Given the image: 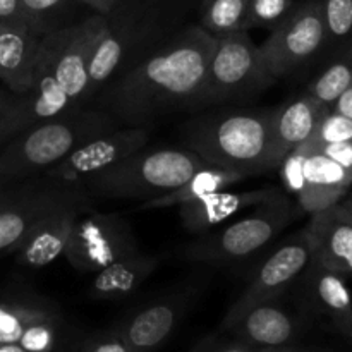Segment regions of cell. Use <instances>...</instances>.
<instances>
[{"label": "cell", "mask_w": 352, "mask_h": 352, "mask_svg": "<svg viewBox=\"0 0 352 352\" xmlns=\"http://www.w3.org/2000/svg\"><path fill=\"white\" fill-rule=\"evenodd\" d=\"M168 36L172 34H165L164 21L155 10L127 9L124 0L113 12L96 14L88 58L91 102L107 82L138 64Z\"/></svg>", "instance_id": "obj_5"}, {"label": "cell", "mask_w": 352, "mask_h": 352, "mask_svg": "<svg viewBox=\"0 0 352 352\" xmlns=\"http://www.w3.org/2000/svg\"><path fill=\"white\" fill-rule=\"evenodd\" d=\"M352 85V55L333 62L309 85L308 95L332 109L339 96Z\"/></svg>", "instance_id": "obj_29"}, {"label": "cell", "mask_w": 352, "mask_h": 352, "mask_svg": "<svg viewBox=\"0 0 352 352\" xmlns=\"http://www.w3.org/2000/svg\"><path fill=\"white\" fill-rule=\"evenodd\" d=\"M208 2H210V0H201V7H205Z\"/></svg>", "instance_id": "obj_46"}, {"label": "cell", "mask_w": 352, "mask_h": 352, "mask_svg": "<svg viewBox=\"0 0 352 352\" xmlns=\"http://www.w3.org/2000/svg\"><path fill=\"white\" fill-rule=\"evenodd\" d=\"M222 329L234 332L237 340L254 349L285 347L298 333L294 318L277 305V299H268L250 306Z\"/></svg>", "instance_id": "obj_19"}, {"label": "cell", "mask_w": 352, "mask_h": 352, "mask_svg": "<svg viewBox=\"0 0 352 352\" xmlns=\"http://www.w3.org/2000/svg\"><path fill=\"white\" fill-rule=\"evenodd\" d=\"M78 2L81 6L89 7L93 10V14L107 16V14L113 12L122 3V0H78Z\"/></svg>", "instance_id": "obj_39"}, {"label": "cell", "mask_w": 352, "mask_h": 352, "mask_svg": "<svg viewBox=\"0 0 352 352\" xmlns=\"http://www.w3.org/2000/svg\"><path fill=\"white\" fill-rule=\"evenodd\" d=\"M217 38L199 24L177 31L138 64L107 82L91 105L120 127L151 126L179 110H195Z\"/></svg>", "instance_id": "obj_1"}, {"label": "cell", "mask_w": 352, "mask_h": 352, "mask_svg": "<svg viewBox=\"0 0 352 352\" xmlns=\"http://www.w3.org/2000/svg\"><path fill=\"white\" fill-rule=\"evenodd\" d=\"M250 0H210L203 7L201 26L215 38L244 30Z\"/></svg>", "instance_id": "obj_28"}, {"label": "cell", "mask_w": 352, "mask_h": 352, "mask_svg": "<svg viewBox=\"0 0 352 352\" xmlns=\"http://www.w3.org/2000/svg\"><path fill=\"white\" fill-rule=\"evenodd\" d=\"M306 291L313 306L330 320L333 329L352 342V298L344 275L309 261L306 267Z\"/></svg>", "instance_id": "obj_23"}, {"label": "cell", "mask_w": 352, "mask_h": 352, "mask_svg": "<svg viewBox=\"0 0 352 352\" xmlns=\"http://www.w3.org/2000/svg\"><path fill=\"white\" fill-rule=\"evenodd\" d=\"M241 340H206L195 352H256Z\"/></svg>", "instance_id": "obj_38"}, {"label": "cell", "mask_w": 352, "mask_h": 352, "mask_svg": "<svg viewBox=\"0 0 352 352\" xmlns=\"http://www.w3.org/2000/svg\"><path fill=\"white\" fill-rule=\"evenodd\" d=\"M332 110H336V112L342 113V116L352 119V85L339 96V100L333 103Z\"/></svg>", "instance_id": "obj_40"}, {"label": "cell", "mask_w": 352, "mask_h": 352, "mask_svg": "<svg viewBox=\"0 0 352 352\" xmlns=\"http://www.w3.org/2000/svg\"><path fill=\"white\" fill-rule=\"evenodd\" d=\"M256 352H285V347H278V349H258Z\"/></svg>", "instance_id": "obj_45"}, {"label": "cell", "mask_w": 352, "mask_h": 352, "mask_svg": "<svg viewBox=\"0 0 352 352\" xmlns=\"http://www.w3.org/2000/svg\"><path fill=\"white\" fill-rule=\"evenodd\" d=\"M275 82L248 31L223 34L217 38L195 110L248 102Z\"/></svg>", "instance_id": "obj_7"}, {"label": "cell", "mask_w": 352, "mask_h": 352, "mask_svg": "<svg viewBox=\"0 0 352 352\" xmlns=\"http://www.w3.org/2000/svg\"><path fill=\"white\" fill-rule=\"evenodd\" d=\"M282 192L280 189H253V191H215L195 201L184 203L179 206L182 226L188 232L195 236H203L210 230L217 229L232 217L239 215L248 208L268 201Z\"/></svg>", "instance_id": "obj_17"}, {"label": "cell", "mask_w": 352, "mask_h": 352, "mask_svg": "<svg viewBox=\"0 0 352 352\" xmlns=\"http://www.w3.org/2000/svg\"><path fill=\"white\" fill-rule=\"evenodd\" d=\"M302 232L308 237L316 263L344 277H352V220L339 203L311 213Z\"/></svg>", "instance_id": "obj_16"}, {"label": "cell", "mask_w": 352, "mask_h": 352, "mask_svg": "<svg viewBox=\"0 0 352 352\" xmlns=\"http://www.w3.org/2000/svg\"><path fill=\"white\" fill-rule=\"evenodd\" d=\"M14 98V93L9 89H0V109H3L6 105H9Z\"/></svg>", "instance_id": "obj_42"}, {"label": "cell", "mask_w": 352, "mask_h": 352, "mask_svg": "<svg viewBox=\"0 0 352 352\" xmlns=\"http://www.w3.org/2000/svg\"><path fill=\"white\" fill-rule=\"evenodd\" d=\"M62 329H64L62 315L41 320V322L33 323L21 336L17 344L28 352H55L58 347V342H60Z\"/></svg>", "instance_id": "obj_31"}, {"label": "cell", "mask_w": 352, "mask_h": 352, "mask_svg": "<svg viewBox=\"0 0 352 352\" xmlns=\"http://www.w3.org/2000/svg\"><path fill=\"white\" fill-rule=\"evenodd\" d=\"M294 7L292 0H250L248 6L244 31L251 28H267L274 30L285 19Z\"/></svg>", "instance_id": "obj_32"}, {"label": "cell", "mask_w": 352, "mask_h": 352, "mask_svg": "<svg viewBox=\"0 0 352 352\" xmlns=\"http://www.w3.org/2000/svg\"><path fill=\"white\" fill-rule=\"evenodd\" d=\"M189 299L191 296L188 294H174L170 298L157 299L131 315L116 330L131 352L157 351L174 333L175 327L188 309Z\"/></svg>", "instance_id": "obj_15"}, {"label": "cell", "mask_w": 352, "mask_h": 352, "mask_svg": "<svg viewBox=\"0 0 352 352\" xmlns=\"http://www.w3.org/2000/svg\"><path fill=\"white\" fill-rule=\"evenodd\" d=\"M16 186H17V182H9V181H6V179L0 177V205H2L7 198H9V195L14 191V188H16Z\"/></svg>", "instance_id": "obj_41"}, {"label": "cell", "mask_w": 352, "mask_h": 352, "mask_svg": "<svg viewBox=\"0 0 352 352\" xmlns=\"http://www.w3.org/2000/svg\"><path fill=\"white\" fill-rule=\"evenodd\" d=\"M274 109H226L201 113L182 126L186 148L213 167L246 177L272 170L270 120Z\"/></svg>", "instance_id": "obj_2"}, {"label": "cell", "mask_w": 352, "mask_h": 352, "mask_svg": "<svg viewBox=\"0 0 352 352\" xmlns=\"http://www.w3.org/2000/svg\"><path fill=\"white\" fill-rule=\"evenodd\" d=\"M78 352H131L117 330L91 337Z\"/></svg>", "instance_id": "obj_34"}, {"label": "cell", "mask_w": 352, "mask_h": 352, "mask_svg": "<svg viewBox=\"0 0 352 352\" xmlns=\"http://www.w3.org/2000/svg\"><path fill=\"white\" fill-rule=\"evenodd\" d=\"M19 133H23V127H21L19 117H17L12 98V102H10L9 105L0 109V148H2L7 141L12 140L14 136H17Z\"/></svg>", "instance_id": "obj_35"}, {"label": "cell", "mask_w": 352, "mask_h": 352, "mask_svg": "<svg viewBox=\"0 0 352 352\" xmlns=\"http://www.w3.org/2000/svg\"><path fill=\"white\" fill-rule=\"evenodd\" d=\"M270 31V36L260 47L261 60L275 79H280L301 69L325 47L322 2L305 0L298 3Z\"/></svg>", "instance_id": "obj_10"}, {"label": "cell", "mask_w": 352, "mask_h": 352, "mask_svg": "<svg viewBox=\"0 0 352 352\" xmlns=\"http://www.w3.org/2000/svg\"><path fill=\"white\" fill-rule=\"evenodd\" d=\"M0 352H28V351L23 349L17 342H10V344H0Z\"/></svg>", "instance_id": "obj_43"}, {"label": "cell", "mask_w": 352, "mask_h": 352, "mask_svg": "<svg viewBox=\"0 0 352 352\" xmlns=\"http://www.w3.org/2000/svg\"><path fill=\"white\" fill-rule=\"evenodd\" d=\"M21 3L41 36L79 23L72 19V9L81 6L78 0H21Z\"/></svg>", "instance_id": "obj_27"}, {"label": "cell", "mask_w": 352, "mask_h": 352, "mask_svg": "<svg viewBox=\"0 0 352 352\" xmlns=\"http://www.w3.org/2000/svg\"><path fill=\"white\" fill-rule=\"evenodd\" d=\"M299 148L305 153L298 191L294 192L299 208L316 213L337 205L352 184V172L320 150H313L306 144Z\"/></svg>", "instance_id": "obj_14"}, {"label": "cell", "mask_w": 352, "mask_h": 352, "mask_svg": "<svg viewBox=\"0 0 352 352\" xmlns=\"http://www.w3.org/2000/svg\"><path fill=\"white\" fill-rule=\"evenodd\" d=\"M339 205H340V208L344 210V213H346V215L352 220V199L347 203H339Z\"/></svg>", "instance_id": "obj_44"}, {"label": "cell", "mask_w": 352, "mask_h": 352, "mask_svg": "<svg viewBox=\"0 0 352 352\" xmlns=\"http://www.w3.org/2000/svg\"><path fill=\"white\" fill-rule=\"evenodd\" d=\"M285 352H296V351H292V349H287V347H285Z\"/></svg>", "instance_id": "obj_47"}, {"label": "cell", "mask_w": 352, "mask_h": 352, "mask_svg": "<svg viewBox=\"0 0 352 352\" xmlns=\"http://www.w3.org/2000/svg\"><path fill=\"white\" fill-rule=\"evenodd\" d=\"M62 315L52 299L21 294L0 299V344L17 342L33 323Z\"/></svg>", "instance_id": "obj_26"}, {"label": "cell", "mask_w": 352, "mask_h": 352, "mask_svg": "<svg viewBox=\"0 0 352 352\" xmlns=\"http://www.w3.org/2000/svg\"><path fill=\"white\" fill-rule=\"evenodd\" d=\"M352 140V119L342 116V113L336 112L330 109L329 112L323 116L316 126L315 133L311 134L305 144L309 148H318L323 144H332V143H342V141Z\"/></svg>", "instance_id": "obj_33"}, {"label": "cell", "mask_w": 352, "mask_h": 352, "mask_svg": "<svg viewBox=\"0 0 352 352\" xmlns=\"http://www.w3.org/2000/svg\"><path fill=\"white\" fill-rule=\"evenodd\" d=\"M14 107H16L23 131L31 126H36L43 120L54 119V117L78 109L72 105L67 93L58 85L57 78L41 50H38V58L34 64L33 85L28 91L14 96Z\"/></svg>", "instance_id": "obj_21"}, {"label": "cell", "mask_w": 352, "mask_h": 352, "mask_svg": "<svg viewBox=\"0 0 352 352\" xmlns=\"http://www.w3.org/2000/svg\"><path fill=\"white\" fill-rule=\"evenodd\" d=\"M117 127H120L119 122L107 110L95 105L78 107L43 120L3 144L0 150V177L21 182L41 175L82 143Z\"/></svg>", "instance_id": "obj_3"}, {"label": "cell", "mask_w": 352, "mask_h": 352, "mask_svg": "<svg viewBox=\"0 0 352 352\" xmlns=\"http://www.w3.org/2000/svg\"><path fill=\"white\" fill-rule=\"evenodd\" d=\"M157 267V256L143 253L131 254L96 272L89 285V296L95 299H105V301H119V299L129 298L144 284L148 277L153 275Z\"/></svg>", "instance_id": "obj_24"}, {"label": "cell", "mask_w": 352, "mask_h": 352, "mask_svg": "<svg viewBox=\"0 0 352 352\" xmlns=\"http://www.w3.org/2000/svg\"><path fill=\"white\" fill-rule=\"evenodd\" d=\"M330 107L306 93L287 105L275 107L270 120V164L277 168L285 157L311 138Z\"/></svg>", "instance_id": "obj_18"}, {"label": "cell", "mask_w": 352, "mask_h": 352, "mask_svg": "<svg viewBox=\"0 0 352 352\" xmlns=\"http://www.w3.org/2000/svg\"><path fill=\"white\" fill-rule=\"evenodd\" d=\"M93 203L95 201L72 203L43 220L17 250V263L30 268H41L57 260L64 254L78 213L93 206Z\"/></svg>", "instance_id": "obj_22"}, {"label": "cell", "mask_w": 352, "mask_h": 352, "mask_svg": "<svg viewBox=\"0 0 352 352\" xmlns=\"http://www.w3.org/2000/svg\"><path fill=\"white\" fill-rule=\"evenodd\" d=\"M41 34L24 24L0 23V81L14 95L33 85Z\"/></svg>", "instance_id": "obj_20"}, {"label": "cell", "mask_w": 352, "mask_h": 352, "mask_svg": "<svg viewBox=\"0 0 352 352\" xmlns=\"http://www.w3.org/2000/svg\"><path fill=\"white\" fill-rule=\"evenodd\" d=\"M0 23L24 24V26H30L34 30L33 23H31V19L28 17L21 0H0Z\"/></svg>", "instance_id": "obj_36"}, {"label": "cell", "mask_w": 352, "mask_h": 352, "mask_svg": "<svg viewBox=\"0 0 352 352\" xmlns=\"http://www.w3.org/2000/svg\"><path fill=\"white\" fill-rule=\"evenodd\" d=\"M150 136V126L117 127L82 143L64 160L45 170L41 177L55 184L81 188L89 177L146 146Z\"/></svg>", "instance_id": "obj_11"}, {"label": "cell", "mask_w": 352, "mask_h": 352, "mask_svg": "<svg viewBox=\"0 0 352 352\" xmlns=\"http://www.w3.org/2000/svg\"><path fill=\"white\" fill-rule=\"evenodd\" d=\"M248 179L241 172L226 170V168L213 167V165H205L198 168L188 181L182 182L170 192L158 198L148 199L138 205V210H160L170 208V206H181L184 203L195 201V199L203 198L206 195H212L215 191H222L229 186L237 184V182Z\"/></svg>", "instance_id": "obj_25"}, {"label": "cell", "mask_w": 352, "mask_h": 352, "mask_svg": "<svg viewBox=\"0 0 352 352\" xmlns=\"http://www.w3.org/2000/svg\"><path fill=\"white\" fill-rule=\"evenodd\" d=\"M306 146H308V144H306ZM313 150H320L323 155H327V157L332 158L333 162H337V164L342 165L344 168L352 172V140L342 141V143L323 144V146L313 148Z\"/></svg>", "instance_id": "obj_37"}, {"label": "cell", "mask_w": 352, "mask_h": 352, "mask_svg": "<svg viewBox=\"0 0 352 352\" xmlns=\"http://www.w3.org/2000/svg\"><path fill=\"white\" fill-rule=\"evenodd\" d=\"M205 165L208 164L189 148H141L100 174L89 177L81 188L93 201H148L170 192Z\"/></svg>", "instance_id": "obj_4"}, {"label": "cell", "mask_w": 352, "mask_h": 352, "mask_svg": "<svg viewBox=\"0 0 352 352\" xmlns=\"http://www.w3.org/2000/svg\"><path fill=\"white\" fill-rule=\"evenodd\" d=\"M327 43H342L352 38V0H320Z\"/></svg>", "instance_id": "obj_30"}, {"label": "cell", "mask_w": 352, "mask_h": 352, "mask_svg": "<svg viewBox=\"0 0 352 352\" xmlns=\"http://www.w3.org/2000/svg\"><path fill=\"white\" fill-rule=\"evenodd\" d=\"M95 26L96 14H91L72 26L41 38L40 50L47 57L58 85L64 88L74 107H86L91 103L88 58Z\"/></svg>", "instance_id": "obj_12"}, {"label": "cell", "mask_w": 352, "mask_h": 352, "mask_svg": "<svg viewBox=\"0 0 352 352\" xmlns=\"http://www.w3.org/2000/svg\"><path fill=\"white\" fill-rule=\"evenodd\" d=\"M136 253L140 248L134 230L122 217L88 206L76 217L64 256L81 274H96Z\"/></svg>", "instance_id": "obj_9"}, {"label": "cell", "mask_w": 352, "mask_h": 352, "mask_svg": "<svg viewBox=\"0 0 352 352\" xmlns=\"http://www.w3.org/2000/svg\"><path fill=\"white\" fill-rule=\"evenodd\" d=\"M311 260L313 251L305 232L280 244L254 270L246 291L227 311L222 327L256 302L278 299V296L284 294L294 284L296 278L301 277Z\"/></svg>", "instance_id": "obj_13"}, {"label": "cell", "mask_w": 352, "mask_h": 352, "mask_svg": "<svg viewBox=\"0 0 352 352\" xmlns=\"http://www.w3.org/2000/svg\"><path fill=\"white\" fill-rule=\"evenodd\" d=\"M79 201H93L82 188L55 184L41 175L17 182L0 205V254L19 250L43 220Z\"/></svg>", "instance_id": "obj_8"}, {"label": "cell", "mask_w": 352, "mask_h": 352, "mask_svg": "<svg viewBox=\"0 0 352 352\" xmlns=\"http://www.w3.org/2000/svg\"><path fill=\"white\" fill-rule=\"evenodd\" d=\"M298 215V208L284 192L254 206V210L226 227L198 236L184 248L186 260L206 265L246 261L267 248Z\"/></svg>", "instance_id": "obj_6"}]
</instances>
